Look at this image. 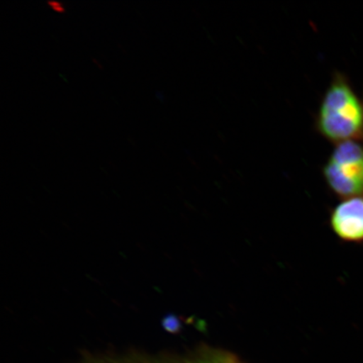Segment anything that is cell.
<instances>
[{
  "mask_svg": "<svg viewBox=\"0 0 363 363\" xmlns=\"http://www.w3.org/2000/svg\"><path fill=\"white\" fill-rule=\"evenodd\" d=\"M186 363H242L237 357L228 352L208 350Z\"/></svg>",
  "mask_w": 363,
  "mask_h": 363,
  "instance_id": "4",
  "label": "cell"
},
{
  "mask_svg": "<svg viewBox=\"0 0 363 363\" xmlns=\"http://www.w3.org/2000/svg\"><path fill=\"white\" fill-rule=\"evenodd\" d=\"M317 128L325 138L337 144L363 142V103L342 75H335L324 95Z\"/></svg>",
  "mask_w": 363,
  "mask_h": 363,
  "instance_id": "1",
  "label": "cell"
},
{
  "mask_svg": "<svg viewBox=\"0 0 363 363\" xmlns=\"http://www.w3.org/2000/svg\"><path fill=\"white\" fill-rule=\"evenodd\" d=\"M49 6L52 9V10L57 11V12H65V9L63 7L62 4L57 1H49L48 2Z\"/></svg>",
  "mask_w": 363,
  "mask_h": 363,
  "instance_id": "5",
  "label": "cell"
},
{
  "mask_svg": "<svg viewBox=\"0 0 363 363\" xmlns=\"http://www.w3.org/2000/svg\"><path fill=\"white\" fill-rule=\"evenodd\" d=\"M326 183L342 199L363 196V146L358 142L337 144L324 167Z\"/></svg>",
  "mask_w": 363,
  "mask_h": 363,
  "instance_id": "2",
  "label": "cell"
},
{
  "mask_svg": "<svg viewBox=\"0 0 363 363\" xmlns=\"http://www.w3.org/2000/svg\"><path fill=\"white\" fill-rule=\"evenodd\" d=\"M330 226L346 242H363V196L343 199L330 216Z\"/></svg>",
  "mask_w": 363,
  "mask_h": 363,
  "instance_id": "3",
  "label": "cell"
}]
</instances>
